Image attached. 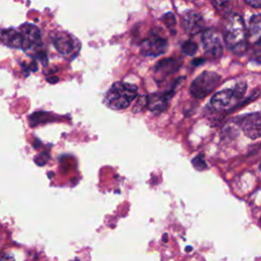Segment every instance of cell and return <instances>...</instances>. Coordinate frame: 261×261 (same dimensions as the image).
<instances>
[{
    "label": "cell",
    "instance_id": "cell-1",
    "mask_svg": "<svg viewBox=\"0 0 261 261\" xmlns=\"http://www.w3.org/2000/svg\"><path fill=\"white\" fill-rule=\"evenodd\" d=\"M223 39L226 47L234 54H244L248 48L247 29L243 17L236 12L225 16L223 24Z\"/></svg>",
    "mask_w": 261,
    "mask_h": 261
},
{
    "label": "cell",
    "instance_id": "cell-2",
    "mask_svg": "<svg viewBox=\"0 0 261 261\" xmlns=\"http://www.w3.org/2000/svg\"><path fill=\"white\" fill-rule=\"evenodd\" d=\"M138 95V88L128 83H114L105 95V104L113 110H121L130 105Z\"/></svg>",
    "mask_w": 261,
    "mask_h": 261
},
{
    "label": "cell",
    "instance_id": "cell-3",
    "mask_svg": "<svg viewBox=\"0 0 261 261\" xmlns=\"http://www.w3.org/2000/svg\"><path fill=\"white\" fill-rule=\"evenodd\" d=\"M247 90V84L244 82L236 84L233 87L224 89L215 93L211 100L210 106L215 111H224L231 109L244 98Z\"/></svg>",
    "mask_w": 261,
    "mask_h": 261
},
{
    "label": "cell",
    "instance_id": "cell-4",
    "mask_svg": "<svg viewBox=\"0 0 261 261\" xmlns=\"http://www.w3.org/2000/svg\"><path fill=\"white\" fill-rule=\"evenodd\" d=\"M220 75L214 71H203L191 84L190 94L201 99L208 96L219 84Z\"/></svg>",
    "mask_w": 261,
    "mask_h": 261
},
{
    "label": "cell",
    "instance_id": "cell-5",
    "mask_svg": "<svg viewBox=\"0 0 261 261\" xmlns=\"http://www.w3.org/2000/svg\"><path fill=\"white\" fill-rule=\"evenodd\" d=\"M52 44L55 49L67 59H73L80 52L81 43L71 34L66 32H57L51 36Z\"/></svg>",
    "mask_w": 261,
    "mask_h": 261
},
{
    "label": "cell",
    "instance_id": "cell-6",
    "mask_svg": "<svg viewBox=\"0 0 261 261\" xmlns=\"http://www.w3.org/2000/svg\"><path fill=\"white\" fill-rule=\"evenodd\" d=\"M167 42L158 33L153 31L140 44L141 54L147 57H157L165 53Z\"/></svg>",
    "mask_w": 261,
    "mask_h": 261
},
{
    "label": "cell",
    "instance_id": "cell-7",
    "mask_svg": "<svg viewBox=\"0 0 261 261\" xmlns=\"http://www.w3.org/2000/svg\"><path fill=\"white\" fill-rule=\"evenodd\" d=\"M201 41L203 49L208 56L212 58H218L222 55L223 46L221 37L218 34V32L212 29L203 31Z\"/></svg>",
    "mask_w": 261,
    "mask_h": 261
},
{
    "label": "cell",
    "instance_id": "cell-8",
    "mask_svg": "<svg viewBox=\"0 0 261 261\" xmlns=\"http://www.w3.org/2000/svg\"><path fill=\"white\" fill-rule=\"evenodd\" d=\"M239 125L250 139L261 138V110L247 113L240 117Z\"/></svg>",
    "mask_w": 261,
    "mask_h": 261
},
{
    "label": "cell",
    "instance_id": "cell-9",
    "mask_svg": "<svg viewBox=\"0 0 261 261\" xmlns=\"http://www.w3.org/2000/svg\"><path fill=\"white\" fill-rule=\"evenodd\" d=\"M19 32L22 36V48L24 51L33 50L41 45V32L35 24L23 23L19 27Z\"/></svg>",
    "mask_w": 261,
    "mask_h": 261
},
{
    "label": "cell",
    "instance_id": "cell-10",
    "mask_svg": "<svg viewBox=\"0 0 261 261\" xmlns=\"http://www.w3.org/2000/svg\"><path fill=\"white\" fill-rule=\"evenodd\" d=\"M182 28L187 34L196 35L203 31L204 29V19L201 14L196 11H187L181 17Z\"/></svg>",
    "mask_w": 261,
    "mask_h": 261
},
{
    "label": "cell",
    "instance_id": "cell-11",
    "mask_svg": "<svg viewBox=\"0 0 261 261\" xmlns=\"http://www.w3.org/2000/svg\"><path fill=\"white\" fill-rule=\"evenodd\" d=\"M171 96V92L153 94L147 98V107L154 113H160L166 109Z\"/></svg>",
    "mask_w": 261,
    "mask_h": 261
},
{
    "label": "cell",
    "instance_id": "cell-12",
    "mask_svg": "<svg viewBox=\"0 0 261 261\" xmlns=\"http://www.w3.org/2000/svg\"><path fill=\"white\" fill-rule=\"evenodd\" d=\"M180 67V62L178 59L175 58H165L161 59L157 64L155 65L154 71L156 75H160L162 77H165L173 72H175Z\"/></svg>",
    "mask_w": 261,
    "mask_h": 261
},
{
    "label": "cell",
    "instance_id": "cell-13",
    "mask_svg": "<svg viewBox=\"0 0 261 261\" xmlns=\"http://www.w3.org/2000/svg\"><path fill=\"white\" fill-rule=\"evenodd\" d=\"M1 41L7 47L18 49L22 48V36L19 31L14 29H4L1 31Z\"/></svg>",
    "mask_w": 261,
    "mask_h": 261
},
{
    "label": "cell",
    "instance_id": "cell-14",
    "mask_svg": "<svg viewBox=\"0 0 261 261\" xmlns=\"http://www.w3.org/2000/svg\"><path fill=\"white\" fill-rule=\"evenodd\" d=\"M248 30L255 44L261 47V14H256L251 17Z\"/></svg>",
    "mask_w": 261,
    "mask_h": 261
},
{
    "label": "cell",
    "instance_id": "cell-15",
    "mask_svg": "<svg viewBox=\"0 0 261 261\" xmlns=\"http://www.w3.org/2000/svg\"><path fill=\"white\" fill-rule=\"evenodd\" d=\"M181 51L188 56H194L198 50V45L193 41H186L180 45Z\"/></svg>",
    "mask_w": 261,
    "mask_h": 261
},
{
    "label": "cell",
    "instance_id": "cell-16",
    "mask_svg": "<svg viewBox=\"0 0 261 261\" xmlns=\"http://www.w3.org/2000/svg\"><path fill=\"white\" fill-rule=\"evenodd\" d=\"M192 163L194 165V167L198 170H204L207 168V165H206V162L203 158L202 155H198L196 156L193 160H192Z\"/></svg>",
    "mask_w": 261,
    "mask_h": 261
},
{
    "label": "cell",
    "instance_id": "cell-17",
    "mask_svg": "<svg viewBox=\"0 0 261 261\" xmlns=\"http://www.w3.org/2000/svg\"><path fill=\"white\" fill-rule=\"evenodd\" d=\"M162 19H163V21L165 22V24L167 25V27H174L175 25V22H176V20H175V16H174V14L173 13H171V12H167V13H165L164 15H163V17H162Z\"/></svg>",
    "mask_w": 261,
    "mask_h": 261
},
{
    "label": "cell",
    "instance_id": "cell-18",
    "mask_svg": "<svg viewBox=\"0 0 261 261\" xmlns=\"http://www.w3.org/2000/svg\"><path fill=\"white\" fill-rule=\"evenodd\" d=\"M48 160H49V155L46 152L41 153L35 157V162L37 163V165H41V166L45 165Z\"/></svg>",
    "mask_w": 261,
    "mask_h": 261
},
{
    "label": "cell",
    "instance_id": "cell-19",
    "mask_svg": "<svg viewBox=\"0 0 261 261\" xmlns=\"http://www.w3.org/2000/svg\"><path fill=\"white\" fill-rule=\"evenodd\" d=\"M252 59L258 63H261V47L258 49H255L253 51V55H252Z\"/></svg>",
    "mask_w": 261,
    "mask_h": 261
},
{
    "label": "cell",
    "instance_id": "cell-20",
    "mask_svg": "<svg viewBox=\"0 0 261 261\" xmlns=\"http://www.w3.org/2000/svg\"><path fill=\"white\" fill-rule=\"evenodd\" d=\"M246 3L250 6H252L253 8H261V0H255V1L247 0Z\"/></svg>",
    "mask_w": 261,
    "mask_h": 261
},
{
    "label": "cell",
    "instance_id": "cell-21",
    "mask_svg": "<svg viewBox=\"0 0 261 261\" xmlns=\"http://www.w3.org/2000/svg\"><path fill=\"white\" fill-rule=\"evenodd\" d=\"M213 5L218 9H223V7H225L226 5H228V2L226 1H217V2H213Z\"/></svg>",
    "mask_w": 261,
    "mask_h": 261
},
{
    "label": "cell",
    "instance_id": "cell-22",
    "mask_svg": "<svg viewBox=\"0 0 261 261\" xmlns=\"http://www.w3.org/2000/svg\"><path fill=\"white\" fill-rule=\"evenodd\" d=\"M1 261H13V257L8 254H3L1 257Z\"/></svg>",
    "mask_w": 261,
    "mask_h": 261
},
{
    "label": "cell",
    "instance_id": "cell-23",
    "mask_svg": "<svg viewBox=\"0 0 261 261\" xmlns=\"http://www.w3.org/2000/svg\"><path fill=\"white\" fill-rule=\"evenodd\" d=\"M47 81H48L49 83H51V84H55V83L58 81V77H55V76H54V77H48Z\"/></svg>",
    "mask_w": 261,
    "mask_h": 261
},
{
    "label": "cell",
    "instance_id": "cell-24",
    "mask_svg": "<svg viewBox=\"0 0 261 261\" xmlns=\"http://www.w3.org/2000/svg\"><path fill=\"white\" fill-rule=\"evenodd\" d=\"M203 61H204V60H203V59H198V60H194V61H193V63H194V64H196V65H197V64H198V63H200V62H203Z\"/></svg>",
    "mask_w": 261,
    "mask_h": 261
},
{
    "label": "cell",
    "instance_id": "cell-25",
    "mask_svg": "<svg viewBox=\"0 0 261 261\" xmlns=\"http://www.w3.org/2000/svg\"><path fill=\"white\" fill-rule=\"evenodd\" d=\"M260 169H261V164H260Z\"/></svg>",
    "mask_w": 261,
    "mask_h": 261
}]
</instances>
